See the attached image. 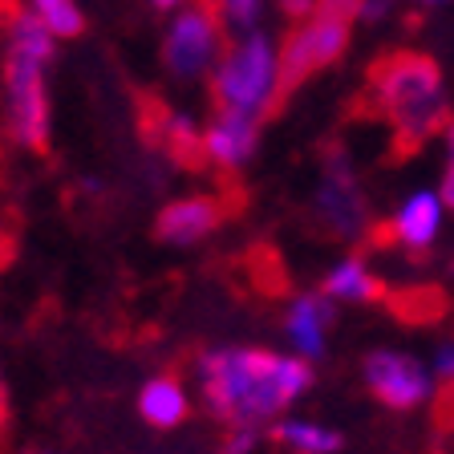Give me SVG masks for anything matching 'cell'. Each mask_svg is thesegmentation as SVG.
I'll return each instance as SVG.
<instances>
[{
	"label": "cell",
	"mask_w": 454,
	"mask_h": 454,
	"mask_svg": "<svg viewBox=\"0 0 454 454\" xmlns=\"http://www.w3.org/2000/svg\"><path fill=\"white\" fill-rule=\"evenodd\" d=\"M402 317H426V321H434L446 312V296L438 288H410L406 293V304H394Z\"/></svg>",
	"instance_id": "ac0fdd59"
},
{
	"label": "cell",
	"mask_w": 454,
	"mask_h": 454,
	"mask_svg": "<svg viewBox=\"0 0 454 454\" xmlns=\"http://www.w3.org/2000/svg\"><path fill=\"white\" fill-rule=\"evenodd\" d=\"M142 134L151 146H159L167 159H175L179 167H199L207 162V151H203V134L191 126V118L167 110V106L142 102Z\"/></svg>",
	"instance_id": "8fae6325"
},
{
	"label": "cell",
	"mask_w": 454,
	"mask_h": 454,
	"mask_svg": "<svg viewBox=\"0 0 454 454\" xmlns=\"http://www.w3.org/2000/svg\"><path fill=\"white\" fill-rule=\"evenodd\" d=\"M426 4H434V0H426Z\"/></svg>",
	"instance_id": "484cf974"
},
{
	"label": "cell",
	"mask_w": 454,
	"mask_h": 454,
	"mask_svg": "<svg viewBox=\"0 0 454 454\" xmlns=\"http://www.w3.org/2000/svg\"><path fill=\"white\" fill-rule=\"evenodd\" d=\"M255 142H260V118L236 110H215L211 126L203 130L207 162H215L219 170H239L255 154Z\"/></svg>",
	"instance_id": "7c38bea8"
},
{
	"label": "cell",
	"mask_w": 454,
	"mask_h": 454,
	"mask_svg": "<svg viewBox=\"0 0 454 454\" xmlns=\"http://www.w3.org/2000/svg\"><path fill=\"white\" fill-rule=\"evenodd\" d=\"M151 4H154V9H159V12H167V9H179L183 0H151Z\"/></svg>",
	"instance_id": "d4e9b609"
},
{
	"label": "cell",
	"mask_w": 454,
	"mask_h": 454,
	"mask_svg": "<svg viewBox=\"0 0 454 454\" xmlns=\"http://www.w3.org/2000/svg\"><path fill=\"white\" fill-rule=\"evenodd\" d=\"M280 12L301 25V20H309L312 12H317V0H280Z\"/></svg>",
	"instance_id": "7402d4cb"
},
{
	"label": "cell",
	"mask_w": 454,
	"mask_h": 454,
	"mask_svg": "<svg viewBox=\"0 0 454 454\" xmlns=\"http://www.w3.org/2000/svg\"><path fill=\"white\" fill-rule=\"evenodd\" d=\"M438 223H442L438 199L430 195V191H418L414 199L402 203V211H397L389 223H373L369 244L373 247H402L406 255L422 260V255L430 252V244H434V236H438Z\"/></svg>",
	"instance_id": "9c48e42d"
},
{
	"label": "cell",
	"mask_w": 454,
	"mask_h": 454,
	"mask_svg": "<svg viewBox=\"0 0 454 454\" xmlns=\"http://www.w3.org/2000/svg\"><path fill=\"white\" fill-rule=\"evenodd\" d=\"M260 442V430L255 426H231V434L223 442V454H252Z\"/></svg>",
	"instance_id": "44dd1931"
},
{
	"label": "cell",
	"mask_w": 454,
	"mask_h": 454,
	"mask_svg": "<svg viewBox=\"0 0 454 454\" xmlns=\"http://www.w3.org/2000/svg\"><path fill=\"white\" fill-rule=\"evenodd\" d=\"M276 85H280L276 49L260 33H247L223 49L215 74H211V98H215V110H236L264 122L268 114L280 110Z\"/></svg>",
	"instance_id": "277c9868"
},
{
	"label": "cell",
	"mask_w": 454,
	"mask_h": 454,
	"mask_svg": "<svg viewBox=\"0 0 454 454\" xmlns=\"http://www.w3.org/2000/svg\"><path fill=\"white\" fill-rule=\"evenodd\" d=\"M219 12L203 0H195L191 9H183L179 17L170 20L167 41H162V61L175 77H199L207 69V61L219 49Z\"/></svg>",
	"instance_id": "ba28073f"
},
{
	"label": "cell",
	"mask_w": 454,
	"mask_h": 454,
	"mask_svg": "<svg viewBox=\"0 0 454 454\" xmlns=\"http://www.w3.org/2000/svg\"><path fill=\"white\" fill-rule=\"evenodd\" d=\"M138 414H142V422H151L154 430H175V426H183L191 414V397H187V389H183V381L167 378V373L151 378L138 394Z\"/></svg>",
	"instance_id": "5bb4252c"
},
{
	"label": "cell",
	"mask_w": 454,
	"mask_h": 454,
	"mask_svg": "<svg viewBox=\"0 0 454 454\" xmlns=\"http://www.w3.org/2000/svg\"><path fill=\"white\" fill-rule=\"evenodd\" d=\"M195 381L211 418L227 426H260L312 389V365L309 357H284L272 349H211L199 357Z\"/></svg>",
	"instance_id": "6da1fadb"
},
{
	"label": "cell",
	"mask_w": 454,
	"mask_h": 454,
	"mask_svg": "<svg viewBox=\"0 0 454 454\" xmlns=\"http://www.w3.org/2000/svg\"><path fill=\"white\" fill-rule=\"evenodd\" d=\"M329 325H333V296L325 293H304L288 304L284 329L293 340L296 357H321L325 340H329Z\"/></svg>",
	"instance_id": "4fadbf2b"
},
{
	"label": "cell",
	"mask_w": 454,
	"mask_h": 454,
	"mask_svg": "<svg viewBox=\"0 0 454 454\" xmlns=\"http://www.w3.org/2000/svg\"><path fill=\"white\" fill-rule=\"evenodd\" d=\"M0 33H4V98H9V130L20 146L49 151V90L45 66L53 61V33L37 12L17 0H0Z\"/></svg>",
	"instance_id": "3957f363"
},
{
	"label": "cell",
	"mask_w": 454,
	"mask_h": 454,
	"mask_svg": "<svg viewBox=\"0 0 454 454\" xmlns=\"http://www.w3.org/2000/svg\"><path fill=\"white\" fill-rule=\"evenodd\" d=\"M33 12L41 17V25L53 33V37H82L85 33V17L74 0H33Z\"/></svg>",
	"instance_id": "e0dca14e"
},
{
	"label": "cell",
	"mask_w": 454,
	"mask_h": 454,
	"mask_svg": "<svg viewBox=\"0 0 454 454\" xmlns=\"http://www.w3.org/2000/svg\"><path fill=\"white\" fill-rule=\"evenodd\" d=\"M361 378H365V389L378 397L386 410H397V414H410V410L426 406L430 402V373L418 357L397 349H378L369 353L365 365H361Z\"/></svg>",
	"instance_id": "52a82bcc"
},
{
	"label": "cell",
	"mask_w": 454,
	"mask_h": 454,
	"mask_svg": "<svg viewBox=\"0 0 454 454\" xmlns=\"http://www.w3.org/2000/svg\"><path fill=\"white\" fill-rule=\"evenodd\" d=\"M9 418V394H4V378H0V426Z\"/></svg>",
	"instance_id": "cb8c5ba5"
},
{
	"label": "cell",
	"mask_w": 454,
	"mask_h": 454,
	"mask_svg": "<svg viewBox=\"0 0 454 454\" xmlns=\"http://www.w3.org/2000/svg\"><path fill=\"white\" fill-rule=\"evenodd\" d=\"M450 106L442 94V69L430 53L418 49H386L365 69V94L357 102V118L389 122V159L406 162L434 134H446Z\"/></svg>",
	"instance_id": "7a4b0ae2"
},
{
	"label": "cell",
	"mask_w": 454,
	"mask_h": 454,
	"mask_svg": "<svg viewBox=\"0 0 454 454\" xmlns=\"http://www.w3.org/2000/svg\"><path fill=\"white\" fill-rule=\"evenodd\" d=\"M260 9H264V0H223V4H219V17L231 28H252L255 20H260Z\"/></svg>",
	"instance_id": "d6986e66"
},
{
	"label": "cell",
	"mask_w": 454,
	"mask_h": 454,
	"mask_svg": "<svg viewBox=\"0 0 454 454\" xmlns=\"http://www.w3.org/2000/svg\"><path fill=\"white\" fill-rule=\"evenodd\" d=\"M227 215L223 199L215 195H191V199H175V203H167V207L159 211V219H154V236L162 239V244H199L203 236H211L219 227V219Z\"/></svg>",
	"instance_id": "30bf717a"
},
{
	"label": "cell",
	"mask_w": 454,
	"mask_h": 454,
	"mask_svg": "<svg viewBox=\"0 0 454 454\" xmlns=\"http://www.w3.org/2000/svg\"><path fill=\"white\" fill-rule=\"evenodd\" d=\"M317 12H325V17H333V20H345V25H353L357 17H365V0H317Z\"/></svg>",
	"instance_id": "ffe728a7"
},
{
	"label": "cell",
	"mask_w": 454,
	"mask_h": 454,
	"mask_svg": "<svg viewBox=\"0 0 454 454\" xmlns=\"http://www.w3.org/2000/svg\"><path fill=\"white\" fill-rule=\"evenodd\" d=\"M345 49H349V25H345V20H333V17H325V12H312L309 20L293 25V33L284 37L280 53H276V61H280L276 106L288 102L312 74L329 69Z\"/></svg>",
	"instance_id": "5b68a950"
},
{
	"label": "cell",
	"mask_w": 454,
	"mask_h": 454,
	"mask_svg": "<svg viewBox=\"0 0 454 454\" xmlns=\"http://www.w3.org/2000/svg\"><path fill=\"white\" fill-rule=\"evenodd\" d=\"M317 219L329 231L333 239H369L373 236V223H369V203L361 195L357 179L349 170V159L329 146V159H325V179L317 187Z\"/></svg>",
	"instance_id": "8992f818"
},
{
	"label": "cell",
	"mask_w": 454,
	"mask_h": 454,
	"mask_svg": "<svg viewBox=\"0 0 454 454\" xmlns=\"http://www.w3.org/2000/svg\"><path fill=\"white\" fill-rule=\"evenodd\" d=\"M325 296H333V301H353V304H378V301H389V288L369 272L365 260L353 255V260L337 264L325 276Z\"/></svg>",
	"instance_id": "9a60e30c"
},
{
	"label": "cell",
	"mask_w": 454,
	"mask_h": 454,
	"mask_svg": "<svg viewBox=\"0 0 454 454\" xmlns=\"http://www.w3.org/2000/svg\"><path fill=\"white\" fill-rule=\"evenodd\" d=\"M272 438L296 454H337L340 446H345V438H340L337 430H329V426H321V422H304V418H284V422H276Z\"/></svg>",
	"instance_id": "2e32d148"
},
{
	"label": "cell",
	"mask_w": 454,
	"mask_h": 454,
	"mask_svg": "<svg viewBox=\"0 0 454 454\" xmlns=\"http://www.w3.org/2000/svg\"><path fill=\"white\" fill-rule=\"evenodd\" d=\"M438 195H442V203L454 211V154L446 159V170H442V191H438Z\"/></svg>",
	"instance_id": "603a6c76"
}]
</instances>
